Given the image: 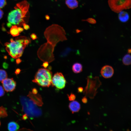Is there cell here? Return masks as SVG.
<instances>
[{"label": "cell", "mask_w": 131, "mask_h": 131, "mask_svg": "<svg viewBox=\"0 0 131 131\" xmlns=\"http://www.w3.org/2000/svg\"><path fill=\"white\" fill-rule=\"evenodd\" d=\"M23 25L24 28L26 30H27L30 29V26L29 25L25 24V23H23Z\"/></svg>", "instance_id": "obj_23"}, {"label": "cell", "mask_w": 131, "mask_h": 131, "mask_svg": "<svg viewBox=\"0 0 131 131\" xmlns=\"http://www.w3.org/2000/svg\"><path fill=\"white\" fill-rule=\"evenodd\" d=\"M25 39L24 41V42L25 44L26 45H28L29 43H30L29 40L28 39Z\"/></svg>", "instance_id": "obj_28"}, {"label": "cell", "mask_w": 131, "mask_h": 131, "mask_svg": "<svg viewBox=\"0 0 131 131\" xmlns=\"http://www.w3.org/2000/svg\"><path fill=\"white\" fill-rule=\"evenodd\" d=\"M72 69L74 73H78L82 71V66L81 64L76 63L73 65Z\"/></svg>", "instance_id": "obj_13"}, {"label": "cell", "mask_w": 131, "mask_h": 131, "mask_svg": "<svg viewBox=\"0 0 131 131\" xmlns=\"http://www.w3.org/2000/svg\"><path fill=\"white\" fill-rule=\"evenodd\" d=\"M5 93L4 89L0 85V97L3 96Z\"/></svg>", "instance_id": "obj_22"}, {"label": "cell", "mask_w": 131, "mask_h": 131, "mask_svg": "<svg viewBox=\"0 0 131 131\" xmlns=\"http://www.w3.org/2000/svg\"><path fill=\"white\" fill-rule=\"evenodd\" d=\"M27 118V117L26 115V114H25L23 116V118L24 120L26 119Z\"/></svg>", "instance_id": "obj_37"}, {"label": "cell", "mask_w": 131, "mask_h": 131, "mask_svg": "<svg viewBox=\"0 0 131 131\" xmlns=\"http://www.w3.org/2000/svg\"><path fill=\"white\" fill-rule=\"evenodd\" d=\"M8 65L6 62H4L3 64V67L5 69H7L8 67Z\"/></svg>", "instance_id": "obj_26"}, {"label": "cell", "mask_w": 131, "mask_h": 131, "mask_svg": "<svg viewBox=\"0 0 131 131\" xmlns=\"http://www.w3.org/2000/svg\"><path fill=\"white\" fill-rule=\"evenodd\" d=\"M7 4L6 0H0V8H2Z\"/></svg>", "instance_id": "obj_20"}, {"label": "cell", "mask_w": 131, "mask_h": 131, "mask_svg": "<svg viewBox=\"0 0 131 131\" xmlns=\"http://www.w3.org/2000/svg\"><path fill=\"white\" fill-rule=\"evenodd\" d=\"M69 108L72 113L78 112L81 108L80 103L76 101L71 102L69 105Z\"/></svg>", "instance_id": "obj_10"}, {"label": "cell", "mask_w": 131, "mask_h": 131, "mask_svg": "<svg viewBox=\"0 0 131 131\" xmlns=\"http://www.w3.org/2000/svg\"><path fill=\"white\" fill-rule=\"evenodd\" d=\"M7 73L5 71L0 69V82H1L3 80L7 78Z\"/></svg>", "instance_id": "obj_18"}, {"label": "cell", "mask_w": 131, "mask_h": 131, "mask_svg": "<svg viewBox=\"0 0 131 131\" xmlns=\"http://www.w3.org/2000/svg\"><path fill=\"white\" fill-rule=\"evenodd\" d=\"M8 129L9 131H15L18 130L19 128L18 124L14 122H11L8 124Z\"/></svg>", "instance_id": "obj_14"}, {"label": "cell", "mask_w": 131, "mask_h": 131, "mask_svg": "<svg viewBox=\"0 0 131 131\" xmlns=\"http://www.w3.org/2000/svg\"><path fill=\"white\" fill-rule=\"evenodd\" d=\"M83 90V88L81 87H79L78 88V92H82Z\"/></svg>", "instance_id": "obj_30"}, {"label": "cell", "mask_w": 131, "mask_h": 131, "mask_svg": "<svg viewBox=\"0 0 131 131\" xmlns=\"http://www.w3.org/2000/svg\"><path fill=\"white\" fill-rule=\"evenodd\" d=\"M7 115L6 109L3 106L0 107V118H4Z\"/></svg>", "instance_id": "obj_17"}, {"label": "cell", "mask_w": 131, "mask_h": 131, "mask_svg": "<svg viewBox=\"0 0 131 131\" xmlns=\"http://www.w3.org/2000/svg\"><path fill=\"white\" fill-rule=\"evenodd\" d=\"M2 30L4 31H6V30L5 28L3 26H2Z\"/></svg>", "instance_id": "obj_38"}, {"label": "cell", "mask_w": 131, "mask_h": 131, "mask_svg": "<svg viewBox=\"0 0 131 131\" xmlns=\"http://www.w3.org/2000/svg\"><path fill=\"white\" fill-rule=\"evenodd\" d=\"M45 19L47 20H49L50 18V17L48 15H46L45 16Z\"/></svg>", "instance_id": "obj_36"}, {"label": "cell", "mask_w": 131, "mask_h": 131, "mask_svg": "<svg viewBox=\"0 0 131 131\" xmlns=\"http://www.w3.org/2000/svg\"><path fill=\"white\" fill-rule=\"evenodd\" d=\"M29 6V3L25 0L17 3L14 7L15 9L8 14V22L11 24L20 26L25 23L26 15L28 13Z\"/></svg>", "instance_id": "obj_2"}, {"label": "cell", "mask_w": 131, "mask_h": 131, "mask_svg": "<svg viewBox=\"0 0 131 131\" xmlns=\"http://www.w3.org/2000/svg\"><path fill=\"white\" fill-rule=\"evenodd\" d=\"M1 83L4 89L7 92L12 91L15 89L16 82L13 78H6Z\"/></svg>", "instance_id": "obj_7"}, {"label": "cell", "mask_w": 131, "mask_h": 131, "mask_svg": "<svg viewBox=\"0 0 131 131\" xmlns=\"http://www.w3.org/2000/svg\"><path fill=\"white\" fill-rule=\"evenodd\" d=\"M20 71L21 70L19 68L17 69L16 70L15 72V74L16 75H17L20 73Z\"/></svg>", "instance_id": "obj_31"}, {"label": "cell", "mask_w": 131, "mask_h": 131, "mask_svg": "<svg viewBox=\"0 0 131 131\" xmlns=\"http://www.w3.org/2000/svg\"><path fill=\"white\" fill-rule=\"evenodd\" d=\"M3 11L0 9V19L3 17Z\"/></svg>", "instance_id": "obj_32"}, {"label": "cell", "mask_w": 131, "mask_h": 131, "mask_svg": "<svg viewBox=\"0 0 131 131\" xmlns=\"http://www.w3.org/2000/svg\"><path fill=\"white\" fill-rule=\"evenodd\" d=\"M26 39L25 36H20L16 38L15 41L11 39L10 43H6L5 45L8 54L15 58L20 57L26 46L24 41Z\"/></svg>", "instance_id": "obj_3"}, {"label": "cell", "mask_w": 131, "mask_h": 131, "mask_svg": "<svg viewBox=\"0 0 131 131\" xmlns=\"http://www.w3.org/2000/svg\"><path fill=\"white\" fill-rule=\"evenodd\" d=\"M38 91L36 88H33L32 89V93L34 94H36L37 93Z\"/></svg>", "instance_id": "obj_29"}, {"label": "cell", "mask_w": 131, "mask_h": 131, "mask_svg": "<svg viewBox=\"0 0 131 131\" xmlns=\"http://www.w3.org/2000/svg\"><path fill=\"white\" fill-rule=\"evenodd\" d=\"M82 21H86L92 24H94L96 23V20L94 19L90 18L86 19H83Z\"/></svg>", "instance_id": "obj_19"}, {"label": "cell", "mask_w": 131, "mask_h": 131, "mask_svg": "<svg viewBox=\"0 0 131 131\" xmlns=\"http://www.w3.org/2000/svg\"><path fill=\"white\" fill-rule=\"evenodd\" d=\"M10 33L14 37L19 36V33L18 30L17 26L16 25L12 26L10 29Z\"/></svg>", "instance_id": "obj_15"}, {"label": "cell", "mask_w": 131, "mask_h": 131, "mask_svg": "<svg viewBox=\"0 0 131 131\" xmlns=\"http://www.w3.org/2000/svg\"><path fill=\"white\" fill-rule=\"evenodd\" d=\"M52 77V72L49 69L41 68L35 75L32 82L43 87H49L51 84Z\"/></svg>", "instance_id": "obj_4"}, {"label": "cell", "mask_w": 131, "mask_h": 131, "mask_svg": "<svg viewBox=\"0 0 131 131\" xmlns=\"http://www.w3.org/2000/svg\"><path fill=\"white\" fill-rule=\"evenodd\" d=\"M108 2L112 10L117 13L131 7V0H108Z\"/></svg>", "instance_id": "obj_5"}, {"label": "cell", "mask_w": 131, "mask_h": 131, "mask_svg": "<svg viewBox=\"0 0 131 131\" xmlns=\"http://www.w3.org/2000/svg\"><path fill=\"white\" fill-rule=\"evenodd\" d=\"M69 100L70 101H74L76 98L75 95L72 93H71L70 95L68 96Z\"/></svg>", "instance_id": "obj_21"}, {"label": "cell", "mask_w": 131, "mask_h": 131, "mask_svg": "<svg viewBox=\"0 0 131 131\" xmlns=\"http://www.w3.org/2000/svg\"><path fill=\"white\" fill-rule=\"evenodd\" d=\"M66 81L62 73L57 72L55 73L52 77L51 84L52 86L62 89L65 87Z\"/></svg>", "instance_id": "obj_6"}, {"label": "cell", "mask_w": 131, "mask_h": 131, "mask_svg": "<svg viewBox=\"0 0 131 131\" xmlns=\"http://www.w3.org/2000/svg\"><path fill=\"white\" fill-rule=\"evenodd\" d=\"M49 65V63L47 61L44 62L42 66L43 67L45 68H46L48 67Z\"/></svg>", "instance_id": "obj_25"}, {"label": "cell", "mask_w": 131, "mask_h": 131, "mask_svg": "<svg viewBox=\"0 0 131 131\" xmlns=\"http://www.w3.org/2000/svg\"><path fill=\"white\" fill-rule=\"evenodd\" d=\"M128 52L129 53H131V50L130 49H128Z\"/></svg>", "instance_id": "obj_39"}, {"label": "cell", "mask_w": 131, "mask_h": 131, "mask_svg": "<svg viewBox=\"0 0 131 131\" xmlns=\"http://www.w3.org/2000/svg\"><path fill=\"white\" fill-rule=\"evenodd\" d=\"M118 16L119 20L122 22H127L129 20V18L128 13L123 11L119 13Z\"/></svg>", "instance_id": "obj_11"}, {"label": "cell", "mask_w": 131, "mask_h": 131, "mask_svg": "<svg viewBox=\"0 0 131 131\" xmlns=\"http://www.w3.org/2000/svg\"><path fill=\"white\" fill-rule=\"evenodd\" d=\"M7 26L9 28L11 27L12 26V24L9 22L7 23Z\"/></svg>", "instance_id": "obj_35"}, {"label": "cell", "mask_w": 131, "mask_h": 131, "mask_svg": "<svg viewBox=\"0 0 131 131\" xmlns=\"http://www.w3.org/2000/svg\"><path fill=\"white\" fill-rule=\"evenodd\" d=\"M28 96L37 105L41 106L43 104L41 98L39 95L34 94L30 92Z\"/></svg>", "instance_id": "obj_9"}, {"label": "cell", "mask_w": 131, "mask_h": 131, "mask_svg": "<svg viewBox=\"0 0 131 131\" xmlns=\"http://www.w3.org/2000/svg\"><path fill=\"white\" fill-rule=\"evenodd\" d=\"M66 33L64 28L61 26L53 24L46 29L44 35L47 41L42 45L37 51L38 56L43 62L50 63L54 59L53 52L55 47L59 41L67 40Z\"/></svg>", "instance_id": "obj_1"}, {"label": "cell", "mask_w": 131, "mask_h": 131, "mask_svg": "<svg viewBox=\"0 0 131 131\" xmlns=\"http://www.w3.org/2000/svg\"><path fill=\"white\" fill-rule=\"evenodd\" d=\"M82 101L83 103H86L87 102V99L85 97H84L82 98Z\"/></svg>", "instance_id": "obj_27"}, {"label": "cell", "mask_w": 131, "mask_h": 131, "mask_svg": "<svg viewBox=\"0 0 131 131\" xmlns=\"http://www.w3.org/2000/svg\"><path fill=\"white\" fill-rule=\"evenodd\" d=\"M65 3L68 8L72 9L78 6V2L77 0H66Z\"/></svg>", "instance_id": "obj_12"}, {"label": "cell", "mask_w": 131, "mask_h": 131, "mask_svg": "<svg viewBox=\"0 0 131 131\" xmlns=\"http://www.w3.org/2000/svg\"><path fill=\"white\" fill-rule=\"evenodd\" d=\"M131 57L130 55L126 54L123 58L122 62L123 64L125 65H129L131 64Z\"/></svg>", "instance_id": "obj_16"}, {"label": "cell", "mask_w": 131, "mask_h": 131, "mask_svg": "<svg viewBox=\"0 0 131 131\" xmlns=\"http://www.w3.org/2000/svg\"><path fill=\"white\" fill-rule=\"evenodd\" d=\"M22 61V60L19 58H17L16 60V63L17 64H19Z\"/></svg>", "instance_id": "obj_33"}, {"label": "cell", "mask_w": 131, "mask_h": 131, "mask_svg": "<svg viewBox=\"0 0 131 131\" xmlns=\"http://www.w3.org/2000/svg\"><path fill=\"white\" fill-rule=\"evenodd\" d=\"M18 29L19 33H21L23 31L24 29L20 27H18Z\"/></svg>", "instance_id": "obj_34"}, {"label": "cell", "mask_w": 131, "mask_h": 131, "mask_svg": "<svg viewBox=\"0 0 131 131\" xmlns=\"http://www.w3.org/2000/svg\"><path fill=\"white\" fill-rule=\"evenodd\" d=\"M100 73L105 78H109L112 77L114 73V70L111 66L107 65L103 66L101 68Z\"/></svg>", "instance_id": "obj_8"}, {"label": "cell", "mask_w": 131, "mask_h": 131, "mask_svg": "<svg viewBox=\"0 0 131 131\" xmlns=\"http://www.w3.org/2000/svg\"></svg>", "instance_id": "obj_40"}, {"label": "cell", "mask_w": 131, "mask_h": 131, "mask_svg": "<svg viewBox=\"0 0 131 131\" xmlns=\"http://www.w3.org/2000/svg\"><path fill=\"white\" fill-rule=\"evenodd\" d=\"M30 37L33 40H35L37 38L36 35L34 33H32L30 35Z\"/></svg>", "instance_id": "obj_24"}]
</instances>
